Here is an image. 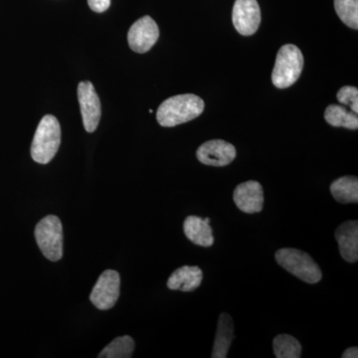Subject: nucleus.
<instances>
[{"mask_svg": "<svg viewBox=\"0 0 358 358\" xmlns=\"http://www.w3.org/2000/svg\"><path fill=\"white\" fill-rule=\"evenodd\" d=\"M204 107L203 100L192 94L171 96L159 106L157 120L160 126L173 128L196 119L203 113Z\"/></svg>", "mask_w": 358, "mask_h": 358, "instance_id": "1", "label": "nucleus"}, {"mask_svg": "<svg viewBox=\"0 0 358 358\" xmlns=\"http://www.w3.org/2000/svg\"><path fill=\"white\" fill-rule=\"evenodd\" d=\"M61 143V128L54 115L42 117L31 145V157L37 164H47L57 154Z\"/></svg>", "mask_w": 358, "mask_h": 358, "instance_id": "2", "label": "nucleus"}, {"mask_svg": "<svg viewBox=\"0 0 358 358\" xmlns=\"http://www.w3.org/2000/svg\"><path fill=\"white\" fill-rule=\"evenodd\" d=\"M275 261L285 270L308 284H317L322 280V271L306 252L294 248L278 250Z\"/></svg>", "mask_w": 358, "mask_h": 358, "instance_id": "3", "label": "nucleus"}, {"mask_svg": "<svg viewBox=\"0 0 358 358\" xmlns=\"http://www.w3.org/2000/svg\"><path fill=\"white\" fill-rule=\"evenodd\" d=\"M303 68V53L296 45H284L278 52L272 81L279 89L289 88L300 78Z\"/></svg>", "mask_w": 358, "mask_h": 358, "instance_id": "4", "label": "nucleus"}, {"mask_svg": "<svg viewBox=\"0 0 358 358\" xmlns=\"http://www.w3.org/2000/svg\"><path fill=\"white\" fill-rule=\"evenodd\" d=\"M35 239L42 254L52 262L63 256V227L57 216L49 215L39 221L35 228Z\"/></svg>", "mask_w": 358, "mask_h": 358, "instance_id": "5", "label": "nucleus"}, {"mask_svg": "<svg viewBox=\"0 0 358 358\" xmlns=\"http://www.w3.org/2000/svg\"><path fill=\"white\" fill-rule=\"evenodd\" d=\"M121 278L114 270H107L96 281L90 294V301L99 310H110L115 305L120 296Z\"/></svg>", "mask_w": 358, "mask_h": 358, "instance_id": "6", "label": "nucleus"}, {"mask_svg": "<svg viewBox=\"0 0 358 358\" xmlns=\"http://www.w3.org/2000/svg\"><path fill=\"white\" fill-rule=\"evenodd\" d=\"M78 100L81 108L84 128L88 133H93L98 128L102 110L100 99L91 82L84 81L79 84Z\"/></svg>", "mask_w": 358, "mask_h": 358, "instance_id": "7", "label": "nucleus"}, {"mask_svg": "<svg viewBox=\"0 0 358 358\" xmlns=\"http://www.w3.org/2000/svg\"><path fill=\"white\" fill-rule=\"evenodd\" d=\"M159 29L150 16H143L131 25L128 34V41L131 50L136 53H145L157 43Z\"/></svg>", "mask_w": 358, "mask_h": 358, "instance_id": "8", "label": "nucleus"}, {"mask_svg": "<svg viewBox=\"0 0 358 358\" xmlns=\"http://www.w3.org/2000/svg\"><path fill=\"white\" fill-rule=\"evenodd\" d=\"M233 24L240 34L253 35L261 23V10L257 0H236L233 7Z\"/></svg>", "mask_w": 358, "mask_h": 358, "instance_id": "9", "label": "nucleus"}, {"mask_svg": "<svg viewBox=\"0 0 358 358\" xmlns=\"http://www.w3.org/2000/svg\"><path fill=\"white\" fill-rule=\"evenodd\" d=\"M196 157L201 164L206 166H226L236 157V148L225 141H208L200 145Z\"/></svg>", "mask_w": 358, "mask_h": 358, "instance_id": "10", "label": "nucleus"}, {"mask_svg": "<svg viewBox=\"0 0 358 358\" xmlns=\"http://www.w3.org/2000/svg\"><path fill=\"white\" fill-rule=\"evenodd\" d=\"M233 199L238 208L245 213H259L264 206L262 185L255 180L241 183L235 188Z\"/></svg>", "mask_w": 358, "mask_h": 358, "instance_id": "11", "label": "nucleus"}, {"mask_svg": "<svg viewBox=\"0 0 358 358\" xmlns=\"http://www.w3.org/2000/svg\"><path fill=\"white\" fill-rule=\"evenodd\" d=\"M336 239L338 241L339 252L348 263L357 262L358 259V222L346 221L341 224L336 231Z\"/></svg>", "mask_w": 358, "mask_h": 358, "instance_id": "12", "label": "nucleus"}, {"mask_svg": "<svg viewBox=\"0 0 358 358\" xmlns=\"http://www.w3.org/2000/svg\"><path fill=\"white\" fill-rule=\"evenodd\" d=\"M203 279V273L197 266H183L174 271L167 287L173 291L192 292L199 288Z\"/></svg>", "mask_w": 358, "mask_h": 358, "instance_id": "13", "label": "nucleus"}, {"mask_svg": "<svg viewBox=\"0 0 358 358\" xmlns=\"http://www.w3.org/2000/svg\"><path fill=\"white\" fill-rule=\"evenodd\" d=\"M233 338H234V322L229 313H222L219 317L217 331H216L211 357H227Z\"/></svg>", "mask_w": 358, "mask_h": 358, "instance_id": "14", "label": "nucleus"}, {"mask_svg": "<svg viewBox=\"0 0 358 358\" xmlns=\"http://www.w3.org/2000/svg\"><path fill=\"white\" fill-rule=\"evenodd\" d=\"M185 236L193 244L210 247L214 243L213 232L209 223L197 216H188L183 223Z\"/></svg>", "mask_w": 358, "mask_h": 358, "instance_id": "15", "label": "nucleus"}, {"mask_svg": "<svg viewBox=\"0 0 358 358\" xmlns=\"http://www.w3.org/2000/svg\"><path fill=\"white\" fill-rule=\"evenodd\" d=\"M334 199L341 203H357L358 201V179L355 176H343L331 185Z\"/></svg>", "mask_w": 358, "mask_h": 358, "instance_id": "16", "label": "nucleus"}, {"mask_svg": "<svg viewBox=\"0 0 358 358\" xmlns=\"http://www.w3.org/2000/svg\"><path fill=\"white\" fill-rule=\"evenodd\" d=\"M324 119L327 124L336 128L357 129L358 117L355 112H350L338 105H329L324 112Z\"/></svg>", "mask_w": 358, "mask_h": 358, "instance_id": "17", "label": "nucleus"}, {"mask_svg": "<svg viewBox=\"0 0 358 358\" xmlns=\"http://www.w3.org/2000/svg\"><path fill=\"white\" fill-rule=\"evenodd\" d=\"M273 348L277 358H300L301 343L289 334H280L273 341Z\"/></svg>", "mask_w": 358, "mask_h": 358, "instance_id": "18", "label": "nucleus"}, {"mask_svg": "<svg viewBox=\"0 0 358 358\" xmlns=\"http://www.w3.org/2000/svg\"><path fill=\"white\" fill-rule=\"evenodd\" d=\"M134 339L129 336H120L106 346L99 355L100 358H129L133 355Z\"/></svg>", "mask_w": 358, "mask_h": 358, "instance_id": "19", "label": "nucleus"}, {"mask_svg": "<svg viewBox=\"0 0 358 358\" xmlns=\"http://www.w3.org/2000/svg\"><path fill=\"white\" fill-rule=\"evenodd\" d=\"M334 8L346 26L358 29V0H334Z\"/></svg>", "mask_w": 358, "mask_h": 358, "instance_id": "20", "label": "nucleus"}, {"mask_svg": "<svg viewBox=\"0 0 358 358\" xmlns=\"http://www.w3.org/2000/svg\"><path fill=\"white\" fill-rule=\"evenodd\" d=\"M338 100L341 103L348 106L355 114L358 113V90L355 87L345 86L339 90Z\"/></svg>", "mask_w": 358, "mask_h": 358, "instance_id": "21", "label": "nucleus"}, {"mask_svg": "<svg viewBox=\"0 0 358 358\" xmlns=\"http://www.w3.org/2000/svg\"><path fill=\"white\" fill-rule=\"evenodd\" d=\"M88 4L92 10L102 13L109 9L110 0H88Z\"/></svg>", "mask_w": 358, "mask_h": 358, "instance_id": "22", "label": "nucleus"}, {"mask_svg": "<svg viewBox=\"0 0 358 358\" xmlns=\"http://www.w3.org/2000/svg\"><path fill=\"white\" fill-rule=\"evenodd\" d=\"M343 358H357L358 357V348H348V350H345V352H343Z\"/></svg>", "mask_w": 358, "mask_h": 358, "instance_id": "23", "label": "nucleus"}, {"mask_svg": "<svg viewBox=\"0 0 358 358\" xmlns=\"http://www.w3.org/2000/svg\"><path fill=\"white\" fill-rule=\"evenodd\" d=\"M204 220L206 221L207 223L210 222V219L209 218H205Z\"/></svg>", "mask_w": 358, "mask_h": 358, "instance_id": "24", "label": "nucleus"}]
</instances>
